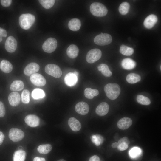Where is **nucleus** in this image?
Wrapping results in <instances>:
<instances>
[{
	"label": "nucleus",
	"mask_w": 161,
	"mask_h": 161,
	"mask_svg": "<svg viewBox=\"0 0 161 161\" xmlns=\"http://www.w3.org/2000/svg\"><path fill=\"white\" fill-rule=\"evenodd\" d=\"M96 136L98 140L100 142V144L102 143L103 141V137L99 134H96Z\"/></svg>",
	"instance_id": "obj_45"
},
{
	"label": "nucleus",
	"mask_w": 161,
	"mask_h": 161,
	"mask_svg": "<svg viewBox=\"0 0 161 161\" xmlns=\"http://www.w3.org/2000/svg\"><path fill=\"white\" fill-rule=\"evenodd\" d=\"M98 70L101 72L102 74L106 77L111 76L112 74V72L109 69L108 66L106 64H101L97 67Z\"/></svg>",
	"instance_id": "obj_26"
},
{
	"label": "nucleus",
	"mask_w": 161,
	"mask_h": 161,
	"mask_svg": "<svg viewBox=\"0 0 161 161\" xmlns=\"http://www.w3.org/2000/svg\"><path fill=\"white\" fill-rule=\"evenodd\" d=\"M102 56V52L98 49H94L89 51L86 56V60L89 63H93L99 60Z\"/></svg>",
	"instance_id": "obj_7"
},
{
	"label": "nucleus",
	"mask_w": 161,
	"mask_h": 161,
	"mask_svg": "<svg viewBox=\"0 0 161 161\" xmlns=\"http://www.w3.org/2000/svg\"><path fill=\"white\" fill-rule=\"evenodd\" d=\"M90 11L94 16L103 17L106 16L108 12V10L103 4L99 2L92 3L90 7Z\"/></svg>",
	"instance_id": "obj_3"
},
{
	"label": "nucleus",
	"mask_w": 161,
	"mask_h": 161,
	"mask_svg": "<svg viewBox=\"0 0 161 161\" xmlns=\"http://www.w3.org/2000/svg\"><path fill=\"white\" fill-rule=\"evenodd\" d=\"M77 76L73 72H69L67 74L64 78L65 84L69 86H72L75 85L78 81Z\"/></svg>",
	"instance_id": "obj_15"
},
{
	"label": "nucleus",
	"mask_w": 161,
	"mask_h": 161,
	"mask_svg": "<svg viewBox=\"0 0 161 161\" xmlns=\"http://www.w3.org/2000/svg\"><path fill=\"white\" fill-rule=\"evenodd\" d=\"M81 26L80 20L77 18L70 20L68 24L69 28L73 31H77L80 29Z\"/></svg>",
	"instance_id": "obj_22"
},
{
	"label": "nucleus",
	"mask_w": 161,
	"mask_h": 161,
	"mask_svg": "<svg viewBox=\"0 0 161 161\" xmlns=\"http://www.w3.org/2000/svg\"><path fill=\"white\" fill-rule=\"evenodd\" d=\"M120 52L122 54L126 56H130L134 52L133 48L124 45H122L120 47Z\"/></svg>",
	"instance_id": "obj_30"
},
{
	"label": "nucleus",
	"mask_w": 161,
	"mask_h": 161,
	"mask_svg": "<svg viewBox=\"0 0 161 161\" xmlns=\"http://www.w3.org/2000/svg\"><path fill=\"white\" fill-rule=\"evenodd\" d=\"M5 114V109L3 103L0 101V117H3Z\"/></svg>",
	"instance_id": "obj_37"
},
{
	"label": "nucleus",
	"mask_w": 161,
	"mask_h": 161,
	"mask_svg": "<svg viewBox=\"0 0 161 161\" xmlns=\"http://www.w3.org/2000/svg\"><path fill=\"white\" fill-rule=\"evenodd\" d=\"M128 145L127 143H123L119 144L117 148L120 151H124L127 149Z\"/></svg>",
	"instance_id": "obj_38"
},
{
	"label": "nucleus",
	"mask_w": 161,
	"mask_h": 161,
	"mask_svg": "<svg viewBox=\"0 0 161 161\" xmlns=\"http://www.w3.org/2000/svg\"><path fill=\"white\" fill-rule=\"evenodd\" d=\"M89 161H100V158L97 156L95 155L91 157Z\"/></svg>",
	"instance_id": "obj_43"
},
{
	"label": "nucleus",
	"mask_w": 161,
	"mask_h": 161,
	"mask_svg": "<svg viewBox=\"0 0 161 161\" xmlns=\"http://www.w3.org/2000/svg\"><path fill=\"white\" fill-rule=\"evenodd\" d=\"M38 1L41 5L46 9H49L52 7L55 1L54 0H39Z\"/></svg>",
	"instance_id": "obj_35"
},
{
	"label": "nucleus",
	"mask_w": 161,
	"mask_h": 161,
	"mask_svg": "<svg viewBox=\"0 0 161 161\" xmlns=\"http://www.w3.org/2000/svg\"><path fill=\"white\" fill-rule=\"evenodd\" d=\"M39 68V66L38 64L32 62L28 64L25 67L24 69V73L26 75H31L38 72Z\"/></svg>",
	"instance_id": "obj_13"
},
{
	"label": "nucleus",
	"mask_w": 161,
	"mask_h": 161,
	"mask_svg": "<svg viewBox=\"0 0 161 161\" xmlns=\"http://www.w3.org/2000/svg\"><path fill=\"white\" fill-rule=\"evenodd\" d=\"M99 93V92L97 90L89 88H86L84 91L85 96L89 99H93L95 96L98 95Z\"/></svg>",
	"instance_id": "obj_27"
},
{
	"label": "nucleus",
	"mask_w": 161,
	"mask_h": 161,
	"mask_svg": "<svg viewBox=\"0 0 161 161\" xmlns=\"http://www.w3.org/2000/svg\"><path fill=\"white\" fill-rule=\"evenodd\" d=\"M52 148V147L51 145L47 144L39 145L37 149L39 153L43 154H46L49 152Z\"/></svg>",
	"instance_id": "obj_29"
},
{
	"label": "nucleus",
	"mask_w": 161,
	"mask_h": 161,
	"mask_svg": "<svg viewBox=\"0 0 161 161\" xmlns=\"http://www.w3.org/2000/svg\"><path fill=\"white\" fill-rule=\"evenodd\" d=\"M33 161H46V160L44 158L36 157L34 158Z\"/></svg>",
	"instance_id": "obj_46"
},
{
	"label": "nucleus",
	"mask_w": 161,
	"mask_h": 161,
	"mask_svg": "<svg viewBox=\"0 0 161 161\" xmlns=\"http://www.w3.org/2000/svg\"><path fill=\"white\" fill-rule=\"evenodd\" d=\"M66 54L68 56L72 58H76L79 53V49L78 47L75 44H71L67 48Z\"/></svg>",
	"instance_id": "obj_21"
},
{
	"label": "nucleus",
	"mask_w": 161,
	"mask_h": 161,
	"mask_svg": "<svg viewBox=\"0 0 161 161\" xmlns=\"http://www.w3.org/2000/svg\"><path fill=\"white\" fill-rule=\"evenodd\" d=\"M68 124L72 131L76 132L80 130L81 128L80 122L74 117H71L68 120Z\"/></svg>",
	"instance_id": "obj_19"
},
{
	"label": "nucleus",
	"mask_w": 161,
	"mask_h": 161,
	"mask_svg": "<svg viewBox=\"0 0 161 161\" xmlns=\"http://www.w3.org/2000/svg\"><path fill=\"white\" fill-rule=\"evenodd\" d=\"M26 157L25 152L19 150L15 152L13 156V161H24Z\"/></svg>",
	"instance_id": "obj_24"
},
{
	"label": "nucleus",
	"mask_w": 161,
	"mask_h": 161,
	"mask_svg": "<svg viewBox=\"0 0 161 161\" xmlns=\"http://www.w3.org/2000/svg\"><path fill=\"white\" fill-rule=\"evenodd\" d=\"M141 80V77L139 75L134 73H131L128 74L126 77L127 82L129 83H135Z\"/></svg>",
	"instance_id": "obj_28"
},
{
	"label": "nucleus",
	"mask_w": 161,
	"mask_h": 161,
	"mask_svg": "<svg viewBox=\"0 0 161 161\" xmlns=\"http://www.w3.org/2000/svg\"><path fill=\"white\" fill-rule=\"evenodd\" d=\"M57 161H66L63 159H61L58 160Z\"/></svg>",
	"instance_id": "obj_48"
},
{
	"label": "nucleus",
	"mask_w": 161,
	"mask_h": 161,
	"mask_svg": "<svg viewBox=\"0 0 161 161\" xmlns=\"http://www.w3.org/2000/svg\"><path fill=\"white\" fill-rule=\"evenodd\" d=\"M123 143H125L129 145V144L130 142L127 137H124L120 139L118 141L117 143L118 145L120 144Z\"/></svg>",
	"instance_id": "obj_41"
},
{
	"label": "nucleus",
	"mask_w": 161,
	"mask_h": 161,
	"mask_svg": "<svg viewBox=\"0 0 161 161\" xmlns=\"http://www.w3.org/2000/svg\"><path fill=\"white\" fill-rule=\"evenodd\" d=\"M24 120L29 126L35 127L38 126L40 123V119L38 117L34 115L30 114L27 116Z\"/></svg>",
	"instance_id": "obj_12"
},
{
	"label": "nucleus",
	"mask_w": 161,
	"mask_h": 161,
	"mask_svg": "<svg viewBox=\"0 0 161 161\" xmlns=\"http://www.w3.org/2000/svg\"><path fill=\"white\" fill-rule=\"evenodd\" d=\"M10 139L14 142H18L22 140L24 136V132L18 128H11L9 132Z\"/></svg>",
	"instance_id": "obj_8"
},
{
	"label": "nucleus",
	"mask_w": 161,
	"mask_h": 161,
	"mask_svg": "<svg viewBox=\"0 0 161 161\" xmlns=\"http://www.w3.org/2000/svg\"><path fill=\"white\" fill-rule=\"evenodd\" d=\"M109 108V106L106 103L103 102L100 103L97 107L95 112L97 115L100 116H103L107 114Z\"/></svg>",
	"instance_id": "obj_16"
},
{
	"label": "nucleus",
	"mask_w": 161,
	"mask_h": 161,
	"mask_svg": "<svg viewBox=\"0 0 161 161\" xmlns=\"http://www.w3.org/2000/svg\"><path fill=\"white\" fill-rule=\"evenodd\" d=\"M19 94L16 92L11 93L9 95L8 100L10 104L12 106H18L20 101Z\"/></svg>",
	"instance_id": "obj_18"
},
{
	"label": "nucleus",
	"mask_w": 161,
	"mask_h": 161,
	"mask_svg": "<svg viewBox=\"0 0 161 161\" xmlns=\"http://www.w3.org/2000/svg\"><path fill=\"white\" fill-rule=\"evenodd\" d=\"M1 69L5 73L10 72L13 69V66L8 61L3 60L1 61L0 64Z\"/></svg>",
	"instance_id": "obj_23"
},
{
	"label": "nucleus",
	"mask_w": 161,
	"mask_h": 161,
	"mask_svg": "<svg viewBox=\"0 0 161 161\" xmlns=\"http://www.w3.org/2000/svg\"><path fill=\"white\" fill-rule=\"evenodd\" d=\"M24 87V83L22 81L15 80L10 85V89L12 91H17L22 90Z\"/></svg>",
	"instance_id": "obj_25"
},
{
	"label": "nucleus",
	"mask_w": 161,
	"mask_h": 161,
	"mask_svg": "<svg viewBox=\"0 0 161 161\" xmlns=\"http://www.w3.org/2000/svg\"><path fill=\"white\" fill-rule=\"evenodd\" d=\"M112 41L111 35L107 33H101L96 36L94 38L95 43L100 46H104L110 44Z\"/></svg>",
	"instance_id": "obj_4"
},
{
	"label": "nucleus",
	"mask_w": 161,
	"mask_h": 161,
	"mask_svg": "<svg viewBox=\"0 0 161 161\" xmlns=\"http://www.w3.org/2000/svg\"><path fill=\"white\" fill-rule=\"evenodd\" d=\"M57 46V40L53 38H49L47 39L42 45V49L45 52L51 53L56 49Z\"/></svg>",
	"instance_id": "obj_6"
},
{
	"label": "nucleus",
	"mask_w": 161,
	"mask_h": 161,
	"mask_svg": "<svg viewBox=\"0 0 161 161\" xmlns=\"http://www.w3.org/2000/svg\"><path fill=\"white\" fill-rule=\"evenodd\" d=\"M137 102L141 105H148L151 103L150 99L142 95H138L136 98Z\"/></svg>",
	"instance_id": "obj_33"
},
{
	"label": "nucleus",
	"mask_w": 161,
	"mask_h": 161,
	"mask_svg": "<svg viewBox=\"0 0 161 161\" xmlns=\"http://www.w3.org/2000/svg\"><path fill=\"white\" fill-rule=\"evenodd\" d=\"M17 44V41L15 38L12 36H9L5 43V49L9 52H13L16 50Z\"/></svg>",
	"instance_id": "obj_10"
},
{
	"label": "nucleus",
	"mask_w": 161,
	"mask_h": 161,
	"mask_svg": "<svg viewBox=\"0 0 161 161\" xmlns=\"http://www.w3.org/2000/svg\"><path fill=\"white\" fill-rule=\"evenodd\" d=\"M35 21L34 16L30 13L23 14L20 16L19 19L20 26L25 30L29 29L34 23Z\"/></svg>",
	"instance_id": "obj_2"
},
{
	"label": "nucleus",
	"mask_w": 161,
	"mask_h": 161,
	"mask_svg": "<svg viewBox=\"0 0 161 161\" xmlns=\"http://www.w3.org/2000/svg\"><path fill=\"white\" fill-rule=\"evenodd\" d=\"M118 146V144L117 142L113 143L112 144V147L113 148H117Z\"/></svg>",
	"instance_id": "obj_47"
},
{
	"label": "nucleus",
	"mask_w": 161,
	"mask_h": 161,
	"mask_svg": "<svg viewBox=\"0 0 161 161\" xmlns=\"http://www.w3.org/2000/svg\"><path fill=\"white\" fill-rule=\"evenodd\" d=\"M45 71L48 74L55 78H59L62 72L61 68L58 65L53 64H49L45 67Z\"/></svg>",
	"instance_id": "obj_5"
},
{
	"label": "nucleus",
	"mask_w": 161,
	"mask_h": 161,
	"mask_svg": "<svg viewBox=\"0 0 161 161\" xmlns=\"http://www.w3.org/2000/svg\"><path fill=\"white\" fill-rule=\"evenodd\" d=\"M7 32L4 29L0 27V35L3 37H6L7 36Z\"/></svg>",
	"instance_id": "obj_42"
},
{
	"label": "nucleus",
	"mask_w": 161,
	"mask_h": 161,
	"mask_svg": "<svg viewBox=\"0 0 161 161\" xmlns=\"http://www.w3.org/2000/svg\"><path fill=\"white\" fill-rule=\"evenodd\" d=\"M32 95L33 98L37 99L44 97L45 94L44 91L42 89L36 88L33 90Z\"/></svg>",
	"instance_id": "obj_31"
},
{
	"label": "nucleus",
	"mask_w": 161,
	"mask_h": 161,
	"mask_svg": "<svg viewBox=\"0 0 161 161\" xmlns=\"http://www.w3.org/2000/svg\"><path fill=\"white\" fill-rule=\"evenodd\" d=\"M132 120L128 117H124L120 119L117 123L118 128L122 130L127 129L132 124Z\"/></svg>",
	"instance_id": "obj_17"
},
{
	"label": "nucleus",
	"mask_w": 161,
	"mask_h": 161,
	"mask_svg": "<svg viewBox=\"0 0 161 161\" xmlns=\"http://www.w3.org/2000/svg\"><path fill=\"white\" fill-rule=\"evenodd\" d=\"M4 137L5 136L4 134L2 132L0 131V145L2 143Z\"/></svg>",
	"instance_id": "obj_44"
},
{
	"label": "nucleus",
	"mask_w": 161,
	"mask_h": 161,
	"mask_svg": "<svg viewBox=\"0 0 161 161\" xmlns=\"http://www.w3.org/2000/svg\"><path fill=\"white\" fill-rule=\"evenodd\" d=\"M157 21L158 18L157 16L154 14H151L145 18L143 24L145 27L150 29L153 27Z\"/></svg>",
	"instance_id": "obj_14"
},
{
	"label": "nucleus",
	"mask_w": 161,
	"mask_h": 161,
	"mask_svg": "<svg viewBox=\"0 0 161 161\" xmlns=\"http://www.w3.org/2000/svg\"><path fill=\"white\" fill-rule=\"evenodd\" d=\"M22 101L24 103H28L30 101V92L27 90H24L21 94Z\"/></svg>",
	"instance_id": "obj_36"
},
{
	"label": "nucleus",
	"mask_w": 161,
	"mask_h": 161,
	"mask_svg": "<svg viewBox=\"0 0 161 161\" xmlns=\"http://www.w3.org/2000/svg\"><path fill=\"white\" fill-rule=\"evenodd\" d=\"M141 153V149L139 148L136 147L132 148L129 152V156L133 158L138 157L140 155Z\"/></svg>",
	"instance_id": "obj_34"
},
{
	"label": "nucleus",
	"mask_w": 161,
	"mask_h": 161,
	"mask_svg": "<svg viewBox=\"0 0 161 161\" xmlns=\"http://www.w3.org/2000/svg\"><path fill=\"white\" fill-rule=\"evenodd\" d=\"M122 67L126 70H131L134 68L136 65V62L130 58H126L122 60L121 63Z\"/></svg>",
	"instance_id": "obj_20"
},
{
	"label": "nucleus",
	"mask_w": 161,
	"mask_h": 161,
	"mask_svg": "<svg viewBox=\"0 0 161 161\" xmlns=\"http://www.w3.org/2000/svg\"><path fill=\"white\" fill-rule=\"evenodd\" d=\"M75 109L76 112L79 114L84 115L89 112V107L88 104L84 102H80L76 104Z\"/></svg>",
	"instance_id": "obj_11"
},
{
	"label": "nucleus",
	"mask_w": 161,
	"mask_h": 161,
	"mask_svg": "<svg viewBox=\"0 0 161 161\" xmlns=\"http://www.w3.org/2000/svg\"><path fill=\"white\" fill-rule=\"evenodd\" d=\"M104 90L107 97L112 100L117 99L120 92V87L117 83H109L107 84L104 87Z\"/></svg>",
	"instance_id": "obj_1"
},
{
	"label": "nucleus",
	"mask_w": 161,
	"mask_h": 161,
	"mask_svg": "<svg viewBox=\"0 0 161 161\" xmlns=\"http://www.w3.org/2000/svg\"><path fill=\"white\" fill-rule=\"evenodd\" d=\"M1 5L4 7H8L11 4L12 0H1L0 1Z\"/></svg>",
	"instance_id": "obj_39"
},
{
	"label": "nucleus",
	"mask_w": 161,
	"mask_h": 161,
	"mask_svg": "<svg viewBox=\"0 0 161 161\" xmlns=\"http://www.w3.org/2000/svg\"><path fill=\"white\" fill-rule=\"evenodd\" d=\"M130 5L129 3L126 2L122 3L119 7L120 13L122 15L126 14L129 10Z\"/></svg>",
	"instance_id": "obj_32"
},
{
	"label": "nucleus",
	"mask_w": 161,
	"mask_h": 161,
	"mask_svg": "<svg viewBox=\"0 0 161 161\" xmlns=\"http://www.w3.org/2000/svg\"><path fill=\"white\" fill-rule=\"evenodd\" d=\"M2 40V37L0 35V42H1Z\"/></svg>",
	"instance_id": "obj_49"
},
{
	"label": "nucleus",
	"mask_w": 161,
	"mask_h": 161,
	"mask_svg": "<svg viewBox=\"0 0 161 161\" xmlns=\"http://www.w3.org/2000/svg\"><path fill=\"white\" fill-rule=\"evenodd\" d=\"M30 80L33 84L38 86H43L46 84V80L44 76L37 73L31 75Z\"/></svg>",
	"instance_id": "obj_9"
},
{
	"label": "nucleus",
	"mask_w": 161,
	"mask_h": 161,
	"mask_svg": "<svg viewBox=\"0 0 161 161\" xmlns=\"http://www.w3.org/2000/svg\"><path fill=\"white\" fill-rule=\"evenodd\" d=\"M91 139L92 141L95 143L97 146H99L100 144V143L98 140L96 135H94L91 137Z\"/></svg>",
	"instance_id": "obj_40"
}]
</instances>
